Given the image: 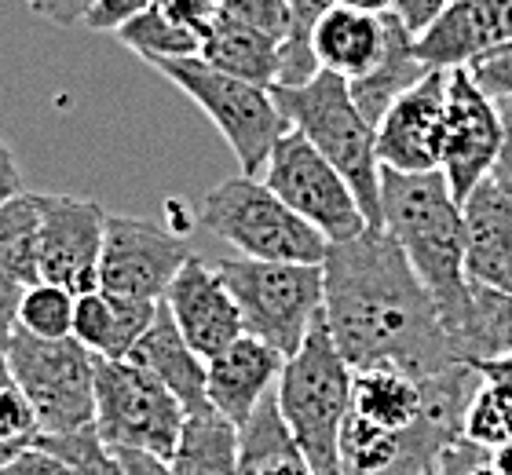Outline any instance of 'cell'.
Returning <instances> with one entry per match:
<instances>
[{
  "label": "cell",
  "instance_id": "obj_15",
  "mask_svg": "<svg viewBox=\"0 0 512 475\" xmlns=\"http://www.w3.org/2000/svg\"><path fill=\"white\" fill-rule=\"evenodd\" d=\"M172 322L180 326L183 340L191 344L205 362L216 359L224 348H231L242 333V311H238L235 296L224 285L220 271L213 264H205L202 256H191L180 267V275L172 282L169 296H165Z\"/></svg>",
  "mask_w": 512,
  "mask_h": 475
},
{
  "label": "cell",
  "instance_id": "obj_6",
  "mask_svg": "<svg viewBox=\"0 0 512 475\" xmlns=\"http://www.w3.org/2000/svg\"><path fill=\"white\" fill-rule=\"evenodd\" d=\"M150 66L213 121L216 132L227 139V147L235 150L242 176L260 180L275 143L289 132V121L278 106L275 92L216 70V66L205 63L202 55H194V59H158Z\"/></svg>",
  "mask_w": 512,
  "mask_h": 475
},
{
  "label": "cell",
  "instance_id": "obj_18",
  "mask_svg": "<svg viewBox=\"0 0 512 475\" xmlns=\"http://www.w3.org/2000/svg\"><path fill=\"white\" fill-rule=\"evenodd\" d=\"M461 212L469 282L512 293V198L494 180H487L472 190Z\"/></svg>",
  "mask_w": 512,
  "mask_h": 475
},
{
  "label": "cell",
  "instance_id": "obj_21",
  "mask_svg": "<svg viewBox=\"0 0 512 475\" xmlns=\"http://www.w3.org/2000/svg\"><path fill=\"white\" fill-rule=\"evenodd\" d=\"M384 55V15L337 8L333 4L315 26V59L322 70L359 81L381 63Z\"/></svg>",
  "mask_w": 512,
  "mask_h": 475
},
{
  "label": "cell",
  "instance_id": "obj_29",
  "mask_svg": "<svg viewBox=\"0 0 512 475\" xmlns=\"http://www.w3.org/2000/svg\"><path fill=\"white\" fill-rule=\"evenodd\" d=\"M333 8V0H289V30L282 41V63H278L275 88H300L319 74L315 59V26Z\"/></svg>",
  "mask_w": 512,
  "mask_h": 475
},
{
  "label": "cell",
  "instance_id": "obj_1",
  "mask_svg": "<svg viewBox=\"0 0 512 475\" xmlns=\"http://www.w3.org/2000/svg\"><path fill=\"white\" fill-rule=\"evenodd\" d=\"M322 318L352 370L392 362L417 380L461 366L439 304L384 227L330 245Z\"/></svg>",
  "mask_w": 512,
  "mask_h": 475
},
{
  "label": "cell",
  "instance_id": "obj_36",
  "mask_svg": "<svg viewBox=\"0 0 512 475\" xmlns=\"http://www.w3.org/2000/svg\"><path fill=\"white\" fill-rule=\"evenodd\" d=\"M150 4H154V0H96L85 15V26L96 33H118L125 22L143 15Z\"/></svg>",
  "mask_w": 512,
  "mask_h": 475
},
{
  "label": "cell",
  "instance_id": "obj_17",
  "mask_svg": "<svg viewBox=\"0 0 512 475\" xmlns=\"http://www.w3.org/2000/svg\"><path fill=\"white\" fill-rule=\"evenodd\" d=\"M512 44V0H458L417 41L428 70H458Z\"/></svg>",
  "mask_w": 512,
  "mask_h": 475
},
{
  "label": "cell",
  "instance_id": "obj_43",
  "mask_svg": "<svg viewBox=\"0 0 512 475\" xmlns=\"http://www.w3.org/2000/svg\"><path fill=\"white\" fill-rule=\"evenodd\" d=\"M96 0H48V19L55 22V26H74V22H85L88 8H92Z\"/></svg>",
  "mask_w": 512,
  "mask_h": 475
},
{
  "label": "cell",
  "instance_id": "obj_24",
  "mask_svg": "<svg viewBox=\"0 0 512 475\" xmlns=\"http://www.w3.org/2000/svg\"><path fill=\"white\" fill-rule=\"evenodd\" d=\"M202 59L224 74H235L249 85L275 88L278 63H282V41L271 33L246 26V22L216 15L202 41Z\"/></svg>",
  "mask_w": 512,
  "mask_h": 475
},
{
  "label": "cell",
  "instance_id": "obj_11",
  "mask_svg": "<svg viewBox=\"0 0 512 475\" xmlns=\"http://www.w3.org/2000/svg\"><path fill=\"white\" fill-rule=\"evenodd\" d=\"M502 110L498 99L480 88L469 66L447 70V110H443V158L439 172L447 176L450 194L465 205L480 183L494 176L502 158Z\"/></svg>",
  "mask_w": 512,
  "mask_h": 475
},
{
  "label": "cell",
  "instance_id": "obj_47",
  "mask_svg": "<svg viewBox=\"0 0 512 475\" xmlns=\"http://www.w3.org/2000/svg\"><path fill=\"white\" fill-rule=\"evenodd\" d=\"M26 4H30V11H37V15L48 11V0H26Z\"/></svg>",
  "mask_w": 512,
  "mask_h": 475
},
{
  "label": "cell",
  "instance_id": "obj_42",
  "mask_svg": "<svg viewBox=\"0 0 512 475\" xmlns=\"http://www.w3.org/2000/svg\"><path fill=\"white\" fill-rule=\"evenodd\" d=\"M15 194H22V176H19V165H15L11 147L0 139V205L8 198H15Z\"/></svg>",
  "mask_w": 512,
  "mask_h": 475
},
{
  "label": "cell",
  "instance_id": "obj_31",
  "mask_svg": "<svg viewBox=\"0 0 512 475\" xmlns=\"http://www.w3.org/2000/svg\"><path fill=\"white\" fill-rule=\"evenodd\" d=\"M74 311H77V293L52 282H33L22 293L19 329L41 340H66L74 337Z\"/></svg>",
  "mask_w": 512,
  "mask_h": 475
},
{
  "label": "cell",
  "instance_id": "obj_38",
  "mask_svg": "<svg viewBox=\"0 0 512 475\" xmlns=\"http://www.w3.org/2000/svg\"><path fill=\"white\" fill-rule=\"evenodd\" d=\"M476 370H480L483 384H487V391H491L494 402H498V410H502L505 428H509V443H512V355L480 362Z\"/></svg>",
  "mask_w": 512,
  "mask_h": 475
},
{
  "label": "cell",
  "instance_id": "obj_9",
  "mask_svg": "<svg viewBox=\"0 0 512 475\" xmlns=\"http://www.w3.org/2000/svg\"><path fill=\"white\" fill-rule=\"evenodd\" d=\"M4 359L41 417L44 435L96 428V355L81 340H41L19 329Z\"/></svg>",
  "mask_w": 512,
  "mask_h": 475
},
{
  "label": "cell",
  "instance_id": "obj_41",
  "mask_svg": "<svg viewBox=\"0 0 512 475\" xmlns=\"http://www.w3.org/2000/svg\"><path fill=\"white\" fill-rule=\"evenodd\" d=\"M498 110H502L505 139H502V158H498V165H494L491 180L512 198V99H498Z\"/></svg>",
  "mask_w": 512,
  "mask_h": 475
},
{
  "label": "cell",
  "instance_id": "obj_46",
  "mask_svg": "<svg viewBox=\"0 0 512 475\" xmlns=\"http://www.w3.org/2000/svg\"><path fill=\"white\" fill-rule=\"evenodd\" d=\"M487 457H491V454H487ZM469 475H498V472H494V468H491V461H480V465L472 468Z\"/></svg>",
  "mask_w": 512,
  "mask_h": 475
},
{
  "label": "cell",
  "instance_id": "obj_30",
  "mask_svg": "<svg viewBox=\"0 0 512 475\" xmlns=\"http://www.w3.org/2000/svg\"><path fill=\"white\" fill-rule=\"evenodd\" d=\"M41 435V417L19 388V380L11 377L8 359L0 355V472L11 461H19L26 450H33Z\"/></svg>",
  "mask_w": 512,
  "mask_h": 475
},
{
  "label": "cell",
  "instance_id": "obj_27",
  "mask_svg": "<svg viewBox=\"0 0 512 475\" xmlns=\"http://www.w3.org/2000/svg\"><path fill=\"white\" fill-rule=\"evenodd\" d=\"M41 220L44 194L22 190L0 205V267L15 282H41Z\"/></svg>",
  "mask_w": 512,
  "mask_h": 475
},
{
  "label": "cell",
  "instance_id": "obj_35",
  "mask_svg": "<svg viewBox=\"0 0 512 475\" xmlns=\"http://www.w3.org/2000/svg\"><path fill=\"white\" fill-rule=\"evenodd\" d=\"M469 70L487 95H494V99H512V44L494 48L491 55L476 59Z\"/></svg>",
  "mask_w": 512,
  "mask_h": 475
},
{
  "label": "cell",
  "instance_id": "obj_5",
  "mask_svg": "<svg viewBox=\"0 0 512 475\" xmlns=\"http://www.w3.org/2000/svg\"><path fill=\"white\" fill-rule=\"evenodd\" d=\"M198 220L238 256L275 264H326L330 242L308 220H300L275 190L256 176L216 183L198 205Z\"/></svg>",
  "mask_w": 512,
  "mask_h": 475
},
{
  "label": "cell",
  "instance_id": "obj_12",
  "mask_svg": "<svg viewBox=\"0 0 512 475\" xmlns=\"http://www.w3.org/2000/svg\"><path fill=\"white\" fill-rule=\"evenodd\" d=\"M191 256V245L176 227L136 216H110L107 242L99 256V289L161 304Z\"/></svg>",
  "mask_w": 512,
  "mask_h": 475
},
{
  "label": "cell",
  "instance_id": "obj_44",
  "mask_svg": "<svg viewBox=\"0 0 512 475\" xmlns=\"http://www.w3.org/2000/svg\"><path fill=\"white\" fill-rule=\"evenodd\" d=\"M118 461L125 468V475H172V468L165 461L150 454H118Z\"/></svg>",
  "mask_w": 512,
  "mask_h": 475
},
{
  "label": "cell",
  "instance_id": "obj_2",
  "mask_svg": "<svg viewBox=\"0 0 512 475\" xmlns=\"http://www.w3.org/2000/svg\"><path fill=\"white\" fill-rule=\"evenodd\" d=\"M381 220L439 304L454 344L469 315L472 282L465 275V212L450 194L447 176L381 169Z\"/></svg>",
  "mask_w": 512,
  "mask_h": 475
},
{
  "label": "cell",
  "instance_id": "obj_25",
  "mask_svg": "<svg viewBox=\"0 0 512 475\" xmlns=\"http://www.w3.org/2000/svg\"><path fill=\"white\" fill-rule=\"evenodd\" d=\"M238 457H242V428L209 406L187 413L180 446L165 465L172 468V475H238Z\"/></svg>",
  "mask_w": 512,
  "mask_h": 475
},
{
  "label": "cell",
  "instance_id": "obj_39",
  "mask_svg": "<svg viewBox=\"0 0 512 475\" xmlns=\"http://www.w3.org/2000/svg\"><path fill=\"white\" fill-rule=\"evenodd\" d=\"M22 293H26V285L15 282V278L0 267V355L8 351V344L15 340L19 333V304H22Z\"/></svg>",
  "mask_w": 512,
  "mask_h": 475
},
{
  "label": "cell",
  "instance_id": "obj_22",
  "mask_svg": "<svg viewBox=\"0 0 512 475\" xmlns=\"http://www.w3.org/2000/svg\"><path fill=\"white\" fill-rule=\"evenodd\" d=\"M352 413L388 432H406L425 417V380L392 362L352 370Z\"/></svg>",
  "mask_w": 512,
  "mask_h": 475
},
{
  "label": "cell",
  "instance_id": "obj_48",
  "mask_svg": "<svg viewBox=\"0 0 512 475\" xmlns=\"http://www.w3.org/2000/svg\"><path fill=\"white\" fill-rule=\"evenodd\" d=\"M450 4H458V0H450Z\"/></svg>",
  "mask_w": 512,
  "mask_h": 475
},
{
  "label": "cell",
  "instance_id": "obj_7",
  "mask_svg": "<svg viewBox=\"0 0 512 475\" xmlns=\"http://www.w3.org/2000/svg\"><path fill=\"white\" fill-rule=\"evenodd\" d=\"M216 271L235 296L246 333L271 344L282 355H297L326 304V271L322 264H275L231 256L216 260Z\"/></svg>",
  "mask_w": 512,
  "mask_h": 475
},
{
  "label": "cell",
  "instance_id": "obj_16",
  "mask_svg": "<svg viewBox=\"0 0 512 475\" xmlns=\"http://www.w3.org/2000/svg\"><path fill=\"white\" fill-rule=\"evenodd\" d=\"M282 370H286V355L282 351L242 333L231 348H224L216 359L205 362L209 406L216 413H224L231 424L246 428L249 417L260 410V402L267 395H275Z\"/></svg>",
  "mask_w": 512,
  "mask_h": 475
},
{
  "label": "cell",
  "instance_id": "obj_13",
  "mask_svg": "<svg viewBox=\"0 0 512 475\" xmlns=\"http://www.w3.org/2000/svg\"><path fill=\"white\" fill-rule=\"evenodd\" d=\"M110 212L92 198L44 194L41 220V282L70 293L99 289V256L107 242Z\"/></svg>",
  "mask_w": 512,
  "mask_h": 475
},
{
  "label": "cell",
  "instance_id": "obj_14",
  "mask_svg": "<svg viewBox=\"0 0 512 475\" xmlns=\"http://www.w3.org/2000/svg\"><path fill=\"white\" fill-rule=\"evenodd\" d=\"M447 70H432L388 106L377 125V158L392 172H439L443 158Z\"/></svg>",
  "mask_w": 512,
  "mask_h": 475
},
{
  "label": "cell",
  "instance_id": "obj_23",
  "mask_svg": "<svg viewBox=\"0 0 512 475\" xmlns=\"http://www.w3.org/2000/svg\"><path fill=\"white\" fill-rule=\"evenodd\" d=\"M428 74H432V70L421 63L417 41L403 30V22L388 11V15H384L381 63H377L366 77L348 81V85H352V95H355V103H359V110L370 117V125H381V117L388 114V106H392L403 92H410L417 81H425Z\"/></svg>",
  "mask_w": 512,
  "mask_h": 475
},
{
  "label": "cell",
  "instance_id": "obj_3",
  "mask_svg": "<svg viewBox=\"0 0 512 475\" xmlns=\"http://www.w3.org/2000/svg\"><path fill=\"white\" fill-rule=\"evenodd\" d=\"M278 413L315 475H341V432L352 410V366L333 344L326 318L311 326L275 388Z\"/></svg>",
  "mask_w": 512,
  "mask_h": 475
},
{
  "label": "cell",
  "instance_id": "obj_34",
  "mask_svg": "<svg viewBox=\"0 0 512 475\" xmlns=\"http://www.w3.org/2000/svg\"><path fill=\"white\" fill-rule=\"evenodd\" d=\"M216 15L246 22V26H256V30L271 33L278 41H286L289 0H216Z\"/></svg>",
  "mask_w": 512,
  "mask_h": 475
},
{
  "label": "cell",
  "instance_id": "obj_28",
  "mask_svg": "<svg viewBox=\"0 0 512 475\" xmlns=\"http://www.w3.org/2000/svg\"><path fill=\"white\" fill-rule=\"evenodd\" d=\"M118 41L125 48L143 59V63H158V59H194L202 55V37L176 22L172 15H165L161 8L150 4L143 15H136L132 22H125L118 30Z\"/></svg>",
  "mask_w": 512,
  "mask_h": 475
},
{
  "label": "cell",
  "instance_id": "obj_10",
  "mask_svg": "<svg viewBox=\"0 0 512 475\" xmlns=\"http://www.w3.org/2000/svg\"><path fill=\"white\" fill-rule=\"evenodd\" d=\"M260 180L330 245L352 242L370 227L352 183L344 180L341 169L330 165V158H322L319 147L297 128H289L275 143Z\"/></svg>",
  "mask_w": 512,
  "mask_h": 475
},
{
  "label": "cell",
  "instance_id": "obj_37",
  "mask_svg": "<svg viewBox=\"0 0 512 475\" xmlns=\"http://www.w3.org/2000/svg\"><path fill=\"white\" fill-rule=\"evenodd\" d=\"M450 8V0H392V15L403 22V30L421 41L439 19H443V11Z\"/></svg>",
  "mask_w": 512,
  "mask_h": 475
},
{
  "label": "cell",
  "instance_id": "obj_32",
  "mask_svg": "<svg viewBox=\"0 0 512 475\" xmlns=\"http://www.w3.org/2000/svg\"><path fill=\"white\" fill-rule=\"evenodd\" d=\"M37 446L52 450L74 475H125L118 454L103 446L96 428H92V432H77V435H41Z\"/></svg>",
  "mask_w": 512,
  "mask_h": 475
},
{
  "label": "cell",
  "instance_id": "obj_20",
  "mask_svg": "<svg viewBox=\"0 0 512 475\" xmlns=\"http://www.w3.org/2000/svg\"><path fill=\"white\" fill-rule=\"evenodd\" d=\"M128 359L154 373V377L183 402L187 413L209 410V395H205V359L183 340L180 326L172 322L165 300H161V307H158L154 326L143 333V340H139L136 351H132Z\"/></svg>",
  "mask_w": 512,
  "mask_h": 475
},
{
  "label": "cell",
  "instance_id": "obj_26",
  "mask_svg": "<svg viewBox=\"0 0 512 475\" xmlns=\"http://www.w3.org/2000/svg\"><path fill=\"white\" fill-rule=\"evenodd\" d=\"M238 475H315V468L297 446V439L289 435L275 395H267L260 402V410L242 428Z\"/></svg>",
  "mask_w": 512,
  "mask_h": 475
},
{
  "label": "cell",
  "instance_id": "obj_8",
  "mask_svg": "<svg viewBox=\"0 0 512 475\" xmlns=\"http://www.w3.org/2000/svg\"><path fill=\"white\" fill-rule=\"evenodd\" d=\"M187 410L150 370L132 359L96 355V435L114 454L169 461L180 446Z\"/></svg>",
  "mask_w": 512,
  "mask_h": 475
},
{
  "label": "cell",
  "instance_id": "obj_19",
  "mask_svg": "<svg viewBox=\"0 0 512 475\" xmlns=\"http://www.w3.org/2000/svg\"><path fill=\"white\" fill-rule=\"evenodd\" d=\"M161 304L150 300H132V296H114L103 289L77 296L74 311V340H81L99 359H128L136 344L143 340Z\"/></svg>",
  "mask_w": 512,
  "mask_h": 475
},
{
  "label": "cell",
  "instance_id": "obj_33",
  "mask_svg": "<svg viewBox=\"0 0 512 475\" xmlns=\"http://www.w3.org/2000/svg\"><path fill=\"white\" fill-rule=\"evenodd\" d=\"M465 439H469L472 446L487 450V454L509 446V428H505V417H502V410H498L494 395L487 391V384L476 391V399H472L469 410H465Z\"/></svg>",
  "mask_w": 512,
  "mask_h": 475
},
{
  "label": "cell",
  "instance_id": "obj_40",
  "mask_svg": "<svg viewBox=\"0 0 512 475\" xmlns=\"http://www.w3.org/2000/svg\"><path fill=\"white\" fill-rule=\"evenodd\" d=\"M0 475H74V472H70V468H66L52 450L33 446V450H26L19 461H11Z\"/></svg>",
  "mask_w": 512,
  "mask_h": 475
},
{
  "label": "cell",
  "instance_id": "obj_45",
  "mask_svg": "<svg viewBox=\"0 0 512 475\" xmlns=\"http://www.w3.org/2000/svg\"><path fill=\"white\" fill-rule=\"evenodd\" d=\"M337 8H355V11H370V15H388L392 11V0H333Z\"/></svg>",
  "mask_w": 512,
  "mask_h": 475
},
{
  "label": "cell",
  "instance_id": "obj_4",
  "mask_svg": "<svg viewBox=\"0 0 512 475\" xmlns=\"http://www.w3.org/2000/svg\"><path fill=\"white\" fill-rule=\"evenodd\" d=\"M286 114L289 128H297L319 147L322 158L341 169L363 205L370 227L381 220V158H377V125L359 110L348 77L319 70L300 88H271Z\"/></svg>",
  "mask_w": 512,
  "mask_h": 475
}]
</instances>
